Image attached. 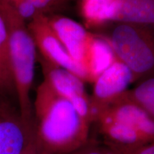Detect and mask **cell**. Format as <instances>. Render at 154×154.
<instances>
[{
    "instance_id": "1",
    "label": "cell",
    "mask_w": 154,
    "mask_h": 154,
    "mask_svg": "<svg viewBox=\"0 0 154 154\" xmlns=\"http://www.w3.org/2000/svg\"><path fill=\"white\" fill-rule=\"evenodd\" d=\"M32 103L38 154H65L88 141L91 124L44 80L36 88Z\"/></svg>"
},
{
    "instance_id": "2",
    "label": "cell",
    "mask_w": 154,
    "mask_h": 154,
    "mask_svg": "<svg viewBox=\"0 0 154 154\" xmlns=\"http://www.w3.org/2000/svg\"><path fill=\"white\" fill-rule=\"evenodd\" d=\"M0 14L5 21L8 33L17 107L25 125L33 129V103L31 100V90L37 61V50L29 31L27 22L5 0H0Z\"/></svg>"
},
{
    "instance_id": "3",
    "label": "cell",
    "mask_w": 154,
    "mask_h": 154,
    "mask_svg": "<svg viewBox=\"0 0 154 154\" xmlns=\"http://www.w3.org/2000/svg\"><path fill=\"white\" fill-rule=\"evenodd\" d=\"M116 57L130 69L134 84L154 76V27L125 23H113L101 34Z\"/></svg>"
},
{
    "instance_id": "4",
    "label": "cell",
    "mask_w": 154,
    "mask_h": 154,
    "mask_svg": "<svg viewBox=\"0 0 154 154\" xmlns=\"http://www.w3.org/2000/svg\"><path fill=\"white\" fill-rule=\"evenodd\" d=\"M27 26L38 54L55 66L66 69L84 82L86 74L67 52L48 21L47 15L41 14L27 23Z\"/></svg>"
},
{
    "instance_id": "5",
    "label": "cell",
    "mask_w": 154,
    "mask_h": 154,
    "mask_svg": "<svg viewBox=\"0 0 154 154\" xmlns=\"http://www.w3.org/2000/svg\"><path fill=\"white\" fill-rule=\"evenodd\" d=\"M37 61L41 66L44 80L58 94L70 101L82 119L91 124L90 96L84 87L85 82L66 69L49 62L38 52Z\"/></svg>"
},
{
    "instance_id": "6",
    "label": "cell",
    "mask_w": 154,
    "mask_h": 154,
    "mask_svg": "<svg viewBox=\"0 0 154 154\" xmlns=\"http://www.w3.org/2000/svg\"><path fill=\"white\" fill-rule=\"evenodd\" d=\"M134 84V77L126 64L118 59L94 81L90 96L91 121L113 100L119 97Z\"/></svg>"
},
{
    "instance_id": "7",
    "label": "cell",
    "mask_w": 154,
    "mask_h": 154,
    "mask_svg": "<svg viewBox=\"0 0 154 154\" xmlns=\"http://www.w3.org/2000/svg\"><path fill=\"white\" fill-rule=\"evenodd\" d=\"M12 100L0 96V154H21L34 136Z\"/></svg>"
},
{
    "instance_id": "8",
    "label": "cell",
    "mask_w": 154,
    "mask_h": 154,
    "mask_svg": "<svg viewBox=\"0 0 154 154\" xmlns=\"http://www.w3.org/2000/svg\"><path fill=\"white\" fill-rule=\"evenodd\" d=\"M47 18L50 26L67 52L83 69V63L93 33L80 23L63 15L50 14L47 15Z\"/></svg>"
},
{
    "instance_id": "9",
    "label": "cell",
    "mask_w": 154,
    "mask_h": 154,
    "mask_svg": "<svg viewBox=\"0 0 154 154\" xmlns=\"http://www.w3.org/2000/svg\"><path fill=\"white\" fill-rule=\"evenodd\" d=\"M106 116L133 127L150 142L154 141V120L137 103L124 93L96 116Z\"/></svg>"
},
{
    "instance_id": "10",
    "label": "cell",
    "mask_w": 154,
    "mask_h": 154,
    "mask_svg": "<svg viewBox=\"0 0 154 154\" xmlns=\"http://www.w3.org/2000/svg\"><path fill=\"white\" fill-rule=\"evenodd\" d=\"M113 23L154 27V0H114L111 10Z\"/></svg>"
},
{
    "instance_id": "11",
    "label": "cell",
    "mask_w": 154,
    "mask_h": 154,
    "mask_svg": "<svg viewBox=\"0 0 154 154\" xmlns=\"http://www.w3.org/2000/svg\"><path fill=\"white\" fill-rule=\"evenodd\" d=\"M116 59L117 57L107 40L101 34L93 33L83 63L86 82L93 84L96 78Z\"/></svg>"
},
{
    "instance_id": "12",
    "label": "cell",
    "mask_w": 154,
    "mask_h": 154,
    "mask_svg": "<svg viewBox=\"0 0 154 154\" xmlns=\"http://www.w3.org/2000/svg\"><path fill=\"white\" fill-rule=\"evenodd\" d=\"M99 132L106 140V143L119 147H134L150 143L143 134L133 127L106 116H99L95 119Z\"/></svg>"
},
{
    "instance_id": "13",
    "label": "cell",
    "mask_w": 154,
    "mask_h": 154,
    "mask_svg": "<svg viewBox=\"0 0 154 154\" xmlns=\"http://www.w3.org/2000/svg\"><path fill=\"white\" fill-rule=\"evenodd\" d=\"M0 96L16 99L15 86L9 49L8 33L0 14Z\"/></svg>"
},
{
    "instance_id": "14",
    "label": "cell",
    "mask_w": 154,
    "mask_h": 154,
    "mask_svg": "<svg viewBox=\"0 0 154 154\" xmlns=\"http://www.w3.org/2000/svg\"><path fill=\"white\" fill-rule=\"evenodd\" d=\"M114 0H82L81 14L85 27L99 29L111 23V9Z\"/></svg>"
},
{
    "instance_id": "15",
    "label": "cell",
    "mask_w": 154,
    "mask_h": 154,
    "mask_svg": "<svg viewBox=\"0 0 154 154\" xmlns=\"http://www.w3.org/2000/svg\"><path fill=\"white\" fill-rule=\"evenodd\" d=\"M125 94L154 120V76L136 83L134 88Z\"/></svg>"
},
{
    "instance_id": "16",
    "label": "cell",
    "mask_w": 154,
    "mask_h": 154,
    "mask_svg": "<svg viewBox=\"0 0 154 154\" xmlns=\"http://www.w3.org/2000/svg\"><path fill=\"white\" fill-rule=\"evenodd\" d=\"M40 11L46 15L57 14V11L64 7L68 0H29Z\"/></svg>"
},
{
    "instance_id": "17",
    "label": "cell",
    "mask_w": 154,
    "mask_h": 154,
    "mask_svg": "<svg viewBox=\"0 0 154 154\" xmlns=\"http://www.w3.org/2000/svg\"><path fill=\"white\" fill-rule=\"evenodd\" d=\"M65 154H107L105 146H101L92 140L87 143Z\"/></svg>"
},
{
    "instance_id": "18",
    "label": "cell",
    "mask_w": 154,
    "mask_h": 154,
    "mask_svg": "<svg viewBox=\"0 0 154 154\" xmlns=\"http://www.w3.org/2000/svg\"><path fill=\"white\" fill-rule=\"evenodd\" d=\"M124 154H154V141L134 147H119L109 145Z\"/></svg>"
},
{
    "instance_id": "19",
    "label": "cell",
    "mask_w": 154,
    "mask_h": 154,
    "mask_svg": "<svg viewBox=\"0 0 154 154\" xmlns=\"http://www.w3.org/2000/svg\"><path fill=\"white\" fill-rule=\"evenodd\" d=\"M34 136L31 138L29 141L28 142V143L26 144V146H25L24 151H22V153L21 154H38V152L36 149V146L34 142Z\"/></svg>"
},
{
    "instance_id": "20",
    "label": "cell",
    "mask_w": 154,
    "mask_h": 154,
    "mask_svg": "<svg viewBox=\"0 0 154 154\" xmlns=\"http://www.w3.org/2000/svg\"><path fill=\"white\" fill-rule=\"evenodd\" d=\"M105 148H106V151L107 154H124L109 145L106 146Z\"/></svg>"
}]
</instances>
